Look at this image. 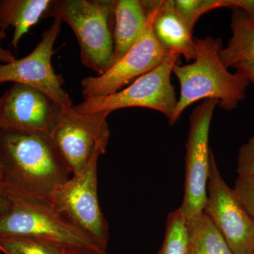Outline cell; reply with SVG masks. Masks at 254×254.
<instances>
[{
  "label": "cell",
  "instance_id": "484cf974",
  "mask_svg": "<svg viewBox=\"0 0 254 254\" xmlns=\"http://www.w3.org/2000/svg\"><path fill=\"white\" fill-rule=\"evenodd\" d=\"M6 37V32L0 31V62L2 63H10L15 61L16 59L11 51L5 49L1 46V42Z\"/></svg>",
  "mask_w": 254,
  "mask_h": 254
},
{
  "label": "cell",
  "instance_id": "e0dca14e",
  "mask_svg": "<svg viewBox=\"0 0 254 254\" xmlns=\"http://www.w3.org/2000/svg\"><path fill=\"white\" fill-rule=\"evenodd\" d=\"M186 225L189 250L193 254H234L204 212L186 220Z\"/></svg>",
  "mask_w": 254,
  "mask_h": 254
},
{
  "label": "cell",
  "instance_id": "9a60e30c",
  "mask_svg": "<svg viewBox=\"0 0 254 254\" xmlns=\"http://www.w3.org/2000/svg\"><path fill=\"white\" fill-rule=\"evenodd\" d=\"M52 0H0V31L14 28L11 44L18 49L21 38L44 17Z\"/></svg>",
  "mask_w": 254,
  "mask_h": 254
},
{
  "label": "cell",
  "instance_id": "7a4b0ae2",
  "mask_svg": "<svg viewBox=\"0 0 254 254\" xmlns=\"http://www.w3.org/2000/svg\"><path fill=\"white\" fill-rule=\"evenodd\" d=\"M195 58L190 64H175L173 73L180 85V95L171 126L186 108L200 100L215 99L225 111H233L246 98L250 82L240 73H232L220 58L221 38L206 36L194 38Z\"/></svg>",
  "mask_w": 254,
  "mask_h": 254
},
{
  "label": "cell",
  "instance_id": "7402d4cb",
  "mask_svg": "<svg viewBox=\"0 0 254 254\" xmlns=\"http://www.w3.org/2000/svg\"><path fill=\"white\" fill-rule=\"evenodd\" d=\"M237 172L238 175L254 177V136L242 145L237 155Z\"/></svg>",
  "mask_w": 254,
  "mask_h": 254
},
{
  "label": "cell",
  "instance_id": "30bf717a",
  "mask_svg": "<svg viewBox=\"0 0 254 254\" xmlns=\"http://www.w3.org/2000/svg\"><path fill=\"white\" fill-rule=\"evenodd\" d=\"M203 212L226 241L232 253H254V218L241 203L235 190L224 180L212 150Z\"/></svg>",
  "mask_w": 254,
  "mask_h": 254
},
{
  "label": "cell",
  "instance_id": "9c48e42d",
  "mask_svg": "<svg viewBox=\"0 0 254 254\" xmlns=\"http://www.w3.org/2000/svg\"><path fill=\"white\" fill-rule=\"evenodd\" d=\"M219 101L204 100L190 116V130L185 155V194L179 208L185 220L203 213L207 200L210 167L209 131L215 107Z\"/></svg>",
  "mask_w": 254,
  "mask_h": 254
},
{
  "label": "cell",
  "instance_id": "f546056e",
  "mask_svg": "<svg viewBox=\"0 0 254 254\" xmlns=\"http://www.w3.org/2000/svg\"><path fill=\"white\" fill-rule=\"evenodd\" d=\"M254 254V253H253V254Z\"/></svg>",
  "mask_w": 254,
  "mask_h": 254
},
{
  "label": "cell",
  "instance_id": "d4e9b609",
  "mask_svg": "<svg viewBox=\"0 0 254 254\" xmlns=\"http://www.w3.org/2000/svg\"><path fill=\"white\" fill-rule=\"evenodd\" d=\"M68 254H108L106 250L99 247H70Z\"/></svg>",
  "mask_w": 254,
  "mask_h": 254
},
{
  "label": "cell",
  "instance_id": "2e32d148",
  "mask_svg": "<svg viewBox=\"0 0 254 254\" xmlns=\"http://www.w3.org/2000/svg\"><path fill=\"white\" fill-rule=\"evenodd\" d=\"M232 36L220 58L227 68L254 60V18L238 8L232 9Z\"/></svg>",
  "mask_w": 254,
  "mask_h": 254
},
{
  "label": "cell",
  "instance_id": "277c9868",
  "mask_svg": "<svg viewBox=\"0 0 254 254\" xmlns=\"http://www.w3.org/2000/svg\"><path fill=\"white\" fill-rule=\"evenodd\" d=\"M5 193L9 197L10 206L0 218V236L41 237L68 247L101 248L81 229L57 211L48 200Z\"/></svg>",
  "mask_w": 254,
  "mask_h": 254
},
{
  "label": "cell",
  "instance_id": "7c38bea8",
  "mask_svg": "<svg viewBox=\"0 0 254 254\" xmlns=\"http://www.w3.org/2000/svg\"><path fill=\"white\" fill-rule=\"evenodd\" d=\"M1 96L0 129L50 134L63 108L40 90L21 83Z\"/></svg>",
  "mask_w": 254,
  "mask_h": 254
},
{
  "label": "cell",
  "instance_id": "52a82bcc",
  "mask_svg": "<svg viewBox=\"0 0 254 254\" xmlns=\"http://www.w3.org/2000/svg\"><path fill=\"white\" fill-rule=\"evenodd\" d=\"M143 1L148 16L141 36L126 54L114 63L106 72L82 80V95L84 98L105 96L120 91L132 80L157 67L174 53L163 46L153 31L156 0Z\"/></svg>",
  "mask_w": 254,
  "mask_h": 254
},
{
  "label": "cell",
  "instance_id": "d6986e66",
  "mask_svg": "<svg viewBox=\"0 0 254 254\" xmlns=\"http://www.w3.org/2000/svg\"><path fill=\"white\" fill-rule=\"evenodd\" d=\"M188 250L186 220L178 208L168 215L165 238L156 254H187Z\"/></svg>",
  "mask_w": 254,
  "mask_h": 254
},
{
  "label": "cell",
  "instance_id": "ffe728a7",
  "mask_svg": "<svg viewBox=\"0 0 254 254\" xmlns=\"http://www.w3.org/2000/svg\"><path fill=\"white\" fill-rule=\"evenodd\" d=\"M174 5L177 14L191 31L202 15L221 8L220 0H174Z\"/></svg>",
  "mask_w": 254,
  "mask_h": 254
},
{
  "label": "cell",
  "instance_id": "5b68a950",
  "mask_svg": "<svg viewBox=\"0 0 254 254\" xmlns=\"http://www.w3.org/2000/svg\"><path fill=\"white\" fill-rule=\"evenodd\" d=\"M180 55L172 53L159 66L137 78L130 86L105 96L84 98L73 108L81 114L113 113L127 108H144L173 117L178 98L171 81L173 68Z\"/></svg>",
  "mask_w": 254,
  "mask_h": 254
},
{
  "label": "cell",
  "instance_id": "ba28073f",
  "mask_svg": "<svg viewBox=\"0 0 254 254\" xmlns=\"http://www.w3.org/2000/svg\"><path fill=\"white\" fill-rule=\"evenodd\" d=\"M109 112L78 113L62 108L50 136L72 175L81 172L95 154L104 155L110 136Z\"/></svg>",
  "mask_w": 254,
  "mask_h": 254
},
{
  "label": "cell",
  "instance_id": "4fadbf2b",
  "mask_svg": "<svg viewBox=\"0 0 254 254\" xmlns=\"http://www.w3.org/2000/svg\"><path fill=\"white\" fill-rule=\"evenodd\" d=\"M153 27L157 39L167 50L183 55L187 61L195 60L193 31L177 14L174 0H156Z\"/></svg>",
  "mask_w": 254,
  "mask_h": 254
},
{
  "label": "cell",
  "instance_id": "8992f818",
  "mask_svg": "<svg viewBox=\"0 0 254 254\" xmlns=\"http://www.w3.org/2000/svg\"><path fill=\"white\" fill-rule=\"evenodd\" d=\"M95 154L86 167L53 190L50 204L64 218L106 250L109 225L100 208L98 194V160Z\"/></svg>",
  "mask_w": 254,
  "mask_h": 254
},
{
  "label": "cell",
  "instance_id": "44dd1931",
  "mask_svg": "<svg viewBox=\"0 0 254 254\" xmlns=\"http://www.w3.org/2000/svg\"><path fill=\"white\" fill-rule=\"evenodd\" d=\"M241 203L254 220V177L240 175L233 189Z\"/></svg>",
  "mask_w": 254,
  "mask_h": 254
},
{
  "label": "cell",
  "instance_id": "3957f363",
  "mask_svg": "<svg viewBox=\"0 0 254 254\" xmlns=\"http://www.w3.org/2000/svg\"><path fill=\"white\" fill-rule=\"evenodd\" d=\"M114 0H52L43 18L67 23L77 38L81 63L97 76L114 64Z\"/></svg>",
  "mask_w": 254,
  "mask_h": 254
},
{
  "label": "cell",
  "instance_id": "4316f807",
  "mask_svg": "<svg viewBox=\"0 0 254 254\" xmlns=\"http://www.w3.org/2000/svg\"><path fill=\"white\" fill-rule=\"evenodd\" d=\"M10 200L6 193L0 187V218L9 210Z\"/></svg>",
  "mask_w": 254,
  "mask_h": 254
},
{
  "label": "cell",
  "instance_id": "ac0fdd59",
  "mask_svg": "<svg viewBox=\"0 0 254 254\" xmlns=\"http://www.w3.org/2000/svg\"><path fill=\"white\" fill-rule=\"evenodd\" d=\"M69 247L41 237L0 236V251L4 254H68Z\"/></svg>",
  "mask_w": 254,
  "mask_h": 254
},
{
  "label": "cell",
  "instance_id": "603a6c76",
  "mask_svg": "<svg viewBox=\"0 0 254 254\" xmlns=\"http://www.w3.org/2000/svg\"><path fill=\"white\" fill-rule=\"evenodd\" d=\"M222 7L238 8L254 18V0H220Z\"/></svg>",
  "mask_w": 254,
  "mask_h": 254
},
{
  "label": "cell",
  "instance_id": "f1b7e54d",
  "mask_svg": "<svg viewBox=\"0 0 254 254\" xmlns=\"http://www.w3.org/2000/svg\"><path fill=\"white\" fill-rule=\"evenodd\" d=\"M187 254H193L192 252H190V250H188V252H187Z\"/></svg>",
  "mask_w": 254,
  "mask_h": 254
},
{
  "label": "cell",
  "instance_id": "5bb4252c",
  "mask_svg": "<svg viewBox=\"0 0 254 254\" xmlns=\"http://www.w3.org/2000/svg\"><path fill=\"white\" fill-rule=\"evenodd\" d=\"M148 16L143 0H114V63L123 58L141 36Z\"/></svg>",
  "mask_w": 254,
  "mask_h": 254
},
{
  "label": "cell",
  "instance_id": "83f0119b",
  "mask_svg": "<svg viewBox=\"0 0 254 254\" xmlns=\"http://www.w3.org/2000/svg\"><path fill=\"white\" fill-rule=\"evenodd\" d=\"M3 98L2 96L0 97V113H1V105H2ZM2 167H1V161H0V187H1L2 183Z\"/></svg>",
  "mask_w": 254,
  "mask_h": 254
},
{
  "label": "cell",
  "instance_id": "cb8c5ba5",
  "mask_svg": "<svg viewBox=\"0 0 254 254\" xmlns=\"http://www.w3.org/2000/svg\"><path fill=\"white\" fill-rule=\"evenodd\" d=\"M233 68L236 70L235 72L240 73L253 84L254 89V60L237 64Z\"/></svg>",
  "mask_w": 254,
  "mask_h": 254
},
{
  "label": "cell",
  "instance_id": "8fae6325",
  "mask_svg": "<svg viewBox=\"0 0 254 254\" xmlns=\"http://www.w3.org/2000/svg\"><path fill=\"white\" fill-rule=\"evenodd\" d=\"M62 21L54 18L42 35L35 49L22 59L0 64V84L12 82L33 87L49 96L63 108L73 107L69 95L64 90L63 76L55 73L52 57L54 45L61 31Z\"/></svg>",
  "mask_w": 254,
  "mask_h": 254
},
{
  "label": "cell",
  "instance_id": "6da1fadb",
  "mask_svg": "<svg viewBox=\"0 0 254 254\" xmlns=\"http://www.w3.org/2000/svg\"><path fill=\"white\" fill-rule=\"evenodd\" d=\"M1 189L11 194L48 200L72 175L50 134L0 129Z\"/></svg>",
  "mask_w": 254,
  "mask_h": 254
}]
</instances>
